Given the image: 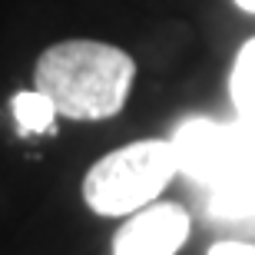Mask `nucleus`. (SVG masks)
Wrapping results in <instances>:
<instances>
[{
	"label": "nucleus",
	"instance_id": "nucleus-8",
	"mask_svg": "<svg viewBox=\"0 0 255 255\" xmlns=\"http://www.w3.org/2000/svg\"><path fill=\"white\" fill-rule=\"evenodd\" d=\"M209 255H255V246L249 242H216Z\"/></svg>",
	"mask_w": 255,
	"mask_h": 255
},
{
	"label": "nucleus",
	"instance_id": "nucleus-2",
	"mask_svg": "<svg viewBox=\"0 0 255 255\" xmlns=\"http://www.w3.org/2000/svg\"><path fill=\"white\" fill-rule=\"evenodd\" d=\"M176 172L172 139H136L90 166L83 199L100 216H132L149 206Z\"/></svg>",
	"mask_w": 255,
	"mask_h": 255
},
{
	"label": "nucleus",
	"instance_id": "nucleus-3",
	"mask_svg": "<svg viewBox=\"0 0 255 255\" xmlns=\"http://www.w3.org/2000/svg\"><path fill=\"white\" fill-rule=\"evenodd\" d=\"M189 239V212L176 202H149L113 239V255H176Z\"/></svg>",
	"mask_w": 255,
	"mask_h": 255
},
{
	"label": "nucleus",
	"instance_id": "nucleus-1",
	"mask_svg": "<svg viewBox=\"0 0 255 255\" xmlns=\"http://www.w3.org/2000/svg\"><path fill=\"white\" fill-rule=\"evenodd\" d=\"M136 63L123 47L103 40H60L37 57L33 90L80 123L110 120L126 106Z\"/></svg>",
	"mask_w": 255,
	"mask_h": 255
},
{
	"label": "nucleus",
	"instance_id": "nucleus-6",
	"mask_svg": "<svg viewBox=\"0 0 255 255\" xmlns=\"http://www.w3.org/2000/svg\"><path fill=\"white\" fill-rule=\"evenodd\" d=\"M229 93H232V103L239 110V120L255 123V40H249L239 50L232 76H229Z\"/></svg>",
	"mask_w": 255,
	"mask_h": 255
},
{
	"label": "nucleus",
	"instance_id": "nucleus-5",
	"mask_svg": "<svg viewBox=\"0 0 255 255\" xmlns=\"http://www.w3.org/2000/svg\"><path fill=\"white\" fill-rule=\"evenodd\" d=\"M172 149L179 172L199 182H216L236 149V123L222 126L216 120H186L172 136Z\"/></svg>",
	"mask_w": 255,
	"mask_h": 255
},
{
	"label": "nucleus",
	"instance_id": "nucleus-9",
	"mask_svg": "<svg viewBox=\"0 0 255 255\" xmlns=\"http://www.w3.org/2000/svg\"><path fill=\"white\" fill-rule=\"evenodd\" d=\"M239 10H246V13H255V0H236Z\"/></svg>",
	"mask_w": 255,
	"mask_h": 255
},
{
	"label": "nucleus",
	"instance_id": "nucleus-4",
	"mask_svg": "<svg viewBox=\"0 0 255 255\" xmlns=\"http://www.w3.org/2000/svg\"><path fill=\"white\" fill-rule=\"evenodd\" d=\"M209 212L219 219L255 216V123H236V149L216 182H209Z\"/></svg>",
	"mask_w": 255,
	"mask_h": 255
},
{
	"label": "nucleus",
	"instance_id": "nucleus-7",
	"mask_svg": "<svg viewBox=\"0 0 255 255\" xmlns=\"http://www.w3.org/2000/svg\"><path fill=\"white\" fill-rule=\"evenodd\" d=\"M13 116H17L23 132H43L53 126V116H60V113L40 90H30V93L13 96Z\"/></svg>",
	"mask_w": 255,
	"mask_h": 255
}]
</instances>
